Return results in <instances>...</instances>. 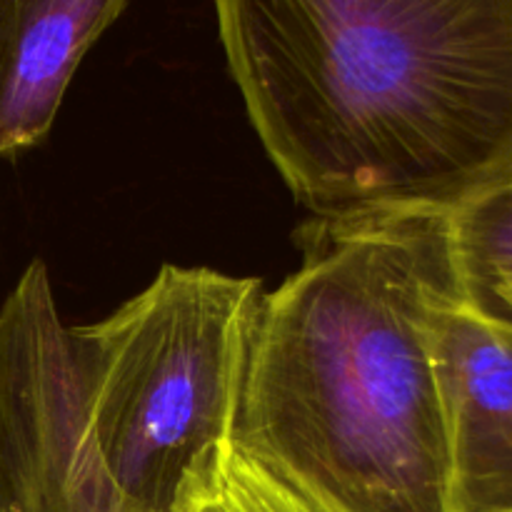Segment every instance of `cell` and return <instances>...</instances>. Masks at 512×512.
Wrapping results in <instances>:
<instances>
[{"label": "cell", "mask_w": 512, "mask_h": 512, "mask_svg": "<svg viewBox=\"0 0 512 512\" xmlns=\"http://www.w3.org/2000/svg\"><path fill=\"white\" fill-rule=\"evenodd\" d=\"M433 348L455 512H512V325L480 315L458 288L435 310Z\"/></svg>", "instance_id": "5"}, {"label": "cell", "mask_w": 512, "mask_h": 512, "mask_svg": "<svg viewBox=\"0 0 512 512\" xmlns=\"http://www.w3.org/2000/svg\"><path fill=\"white\" fill-rule=\"evenodd\" d=\"M263 295L235 445L310 512H455L433 348L460 288L445 213L318 218Z\"/></svg>", "instance_id": "2"}, {"label": "cell", "mask_w": 512, "mask_h": 512, "mask_svg": "<svg viewBox=\"0 0 512 512\" xmlns=\"http://www.w3.org/2000/svg\"><path fill=\"white\" fill-rule=\"evenodd\" d=\"M485 318H490V320H500V323H510V325H512V300H508V303H505L503 308L498 310V313L485 315Z\"/></svg>", "instance_id": "9"}, {"label": "cell", "mask_w": 512, "mask_h": 512, "mask_svg": "<svg viewBox=\"0 0 512 512\" xmlns=\"http://www.w3.org/2000/svg\"><path fill=\"white\" fill-rule=\"evenodd\" d=\"M463 298L480 315L512 300V185L493 190L450 215Z\"/></svg>", "instance_id": "7"}, {"label": "cell", "mask_w": 512, "mask_h": 512, "mask_svg": "<svg viewBox=\"0 0 512 512\" xmlns=\"http://www.w3.org/2000/svg\"><path fill=\"white\" fill-rule=\"evenodd\" d=\"M303 510H305V512H310V510H308V508H303Z\"/></svg>", "instance_id": "10"}, {"label": "cell", "mask_w": 512, "mask_h": 512, "mask_svg": "<svg viewBox=\"0 0 512 512\" xmlns=\"http://www.w3.org/2000/svg\"><path fill=\"white\" fill-rule=\"evenodd\" d=\"M178 512H305L303 505L270 478L238 445L228 450L218 473L190 495Z\"/></svg>", "instance_id": "8"}, {"label": "cell", "mask_w": 512, "mask_h": 512, "mask_svg": "<svg viewBox=\"0 0 512 512\" xmlns=\"http://www.w3.org/2000/svg\"><path fill=\"white\" fill-rule=\"evenodd\" d=\"M270 158L318 218L512 185V0H213Z\"/></svg>", "instance_id": "1"}, {"label": "cell", "mask_w": 512, "mask_h": 512, "mask_svg": "<svg viewBox=\"0 0 512 512\" xmlns=\"http://www.w3.org/2000/svg\"><path fill=\"white\" fill-rule=\"evenodd\" d=\"M128 0H0V158L40 143L83 55Z\"/></svg>", "instance_id": "6"}, {"label": "cell", "mask_w": 512, "mask_h": 512, "mask_svg": "<svg viewBox=\"0 0 512 512\" xmlns=\"http://www.w3.org/2000/svg\"><path fill=\"white\" fill-rule=\"evenodd\" d=\"M263 288L165 265L108 320L68 328L88 440L130 512H178L235 445Z\"/></svg>", "instance_id": "3"}, {"label": "cell", "mask_w": 512, "mask_h": 512, "mask_svg": "<svg viewBox=\"0 0 512 512\" xmlns=\"http://www.w3.org/2000/svg\"><path fill=\"white\" fill-rule=\"evenodd\" d=\"M0 512H130L90 445L68 328L48 308L0 318Z\"/></svg>", "instance_id": "4"}]
</instances>
